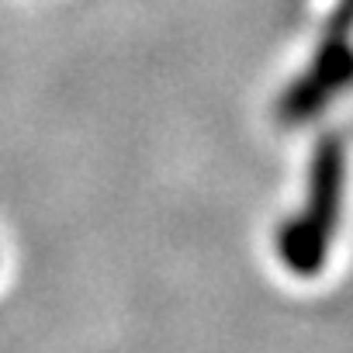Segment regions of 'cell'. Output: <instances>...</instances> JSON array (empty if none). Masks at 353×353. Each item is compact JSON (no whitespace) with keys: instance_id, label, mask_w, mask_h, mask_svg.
I'll use <instances>...</instances> for the list:
<instances>
[{"instance_id":"1","label":"cell","mask_w":353,"mask_h":353,"mask_svg":"<svg viewBox=\"0 0 353 353\" xmlns=\"http://www.w3.org/2000/svg\"><path fill=\"white\" fill-rule=\"evenodd\" d=\"M346 191V145L336 132L319 135L308 159L305 208L277 225L274 246L281 263L298 277H315L325 267L332 232L339 225V205Z\"/></svg>"},{"instance_id":"2","label":"cell","mask_w":353,"mask_h":353,"mask_svg":"<svg viewBox=\"0 0 353 353\" xmlns=\"http://www.w3.org/2000/svg\"><path fill=\"white\" fill-rule=\"evenodd\" d=\"M350 35H353V0H339L315 59L277 101V118L284 125H305L308 118L322 114L339 90H346L353 83Z\"/></svg>"}]
</instances>
